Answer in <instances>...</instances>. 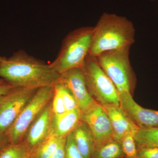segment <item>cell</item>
<instances>
[{
    "mask_svg": "<svg viewBox=\"0 0 158 158\" xmlns=\"http://www.w3.org/2000/svg\"><path fill=\"white\" fill-rule=\"evenodd\" d=\"M0 77L14 87L39 88L55 86L60 74L49 64L20 50L1 62Z\"/></svg>",
    "mask_w": 158,
    "mask_h": 158,
    "instance_id": "obj_1",
    "label": "cell"
},
{
    "mask_svg": "<svg viewBox=\"0 0 158 158\" xmlns=\"http://www.w3.org/2000/svg\"><path fill=\"white\" fill-rule=\"evenodd\" d=\"M135 34L133 23L126 17L103 13L93 27L89 55L97 57L108 51L131 48L135 42Z\"/></svg>",
    "mask_w": 158,
    "mask_h": 158,
    "instance_id": "obj_2",
    "label": "cell"
},
{
    "mask_svg": "<svg viewBox=\"0 0 158 158\" xmlns=\"http://www.w3.org/2000/svg\"><path fill=\"white\" fill-rule=\"evenodd\" d=\"M93 27H82L67 34L62 41L61 49L51 67L60 75L69 69H83L89 55Z\"/></svg>",
    "mask_w": 158,
    "mask_h": 158,
    "instance_id": "obj_3",
    "label": "cell"
},
{
    "mask_svg": "<svg viewBox=\"0 0 158 158\" xmlns=\"http://www.w3.org/2000/svg\"><path fill=\"white\" fill-rule=\"evenodd\" d=\"M130 48L108 51L97 57L99 64L116 86L119 94H132L135 87V76L130 62Z\"/></svg>",
    "mask_w": 158,
    "mask_h": 158,
    "instance_id": "obj_4",
    "label": "cell"
},
{
    "mask_svg": "<svg viewBox=\"0 0 158 158\" xmlns=\"http://www.w3.org/2000/svg\"><path fill=\"white\" fill-rule=\"evenodd\" d=\"M88 91L102 106H120L119 94L116 86L99 64L97 57L88 55L83 69Z\"/></svg>",
    "mask_w": 158,
    "mask_h": 158,
    "instance_id": "obj_5",
    "label": "cell"
},
{
    "mask_svg": "<svg viewBox=\"0 0 158 158\" xmlns=\"http://www.w3.org/2000/svg\"><path fill=\"white\" fill-rule=\"evenodd\" d=\"M54 93V86H45L37 89L6 133L9 143L17 144L23 141L32 123L52 101Z\"/></svg>",
    "mask_w": 158,
    "mask_h": 158,
    "instance_id": "obj_6",
    "label": "cell"
},
{
    "mask_svg": "<svg viewBox=\"0 0 158 158\" xmlns=\"http://www.w3.org/2000/svg\"><path fill=\"white\" fill-rule=\"evenodd\" d=\"M38 88L14 87L0 97V134H6Z\"/></svg>",
    "mask_w": 158,
    "mask_h": 158,
    "instance_id": "obj_7",
    "label": "cell"
},
{
    "mask_svg": "<svg viewBox=\"0 0 158 158\" xmlns=\"http://www.w3.org/2000/svg\"><path fill=\"white\" fill-rule=\"evenodd\" d=\"M59 82L70 90L82 113L98 104L88 91L83 69L75 68L66 71L60 75Z\"/></svg>",
    "mask_w": 158,
    "mask_h": 158,
    "instance_id": "obj_8",
    "label": "cell"
},
{
    "mask_svg": "<svg viewBox=\"0 0 158 158\" xmlns=\"http://www.w3.org/2000/svg\"><path fill=\"white\" fill-rule=\"evenodd\" d=\"M81 120L88 124L93 134L95 150L113 139L110 118L101 105L97 104L90 110L82 113Z\"/></svg>",
    "mask_w": 158,
    "mask_h": 158,
    "instance_id": "obj_9",
    "label": "cell"
},
{
    "mask_svg": "<svg viewBox=\"0 0 158 158\" xmlns=\"http://www.w3.org/2000/svg\"><path fill=\"white\" fill-rule=\"evenodd\" d=\"M53 115L52 100L40 113L27 131L23 141L32 153L50 135Z\"/></svg>",
    "mask_w": 158,
    "mask_h": 158,
    "instance_id": "obj_10",
    "label": "cell"
},
{
    "mask_svg": "<svg viewBox=\"0 0 158 158\" xmlns=\"http://www.w3.org/2000/svg\"><path fill=\"white\" fill-rule=\"evenodd\" d=\"M120 107L132 121L140 128L158 127V111L138 105L129 93L119 94Z\"/></svg>",
    "mask_w": 158,
    "mask_h": 158,
    "instance_id": "obj_11",
    "label": "cell"
},
{
    "mask_svg": "<svg viewBox=\"0 0 158 158\" xmlns=\"http://www.w3.org/2000/svg\"><path fill=\"white\" fill-rule=\"evenodd\" d=\"M102 106L110 118L114 140L120 143L127 134L135 135L139 128L129 118L120 106L111 104Z\"/></svg>",
    "mask_w": 158,
    "mask_h": 158,
    "instance_id": "obj_12",
    "label": "cell"
},
{
    "mask_svg": "<svg viewBox=\"0 0 158 158\" xmlns=\"http://www.w3.org/2000/svg\"><path fill=\"white\" fill-rule=\"evenodd\" d=\"M82 113L79 109L66 112L61 115H53L50 135L59 138H66L81 121Z\"/></svg>",
    "mask_w": 158,
    "mask_h": 158,
    "instance_id": "obj_13",
    "label": "cell"
},
{
    "mask_svg": "<svg viewBox=\"0 0 158 158\" xmlns=\"http://www.w3.org/2000/svg\"><path fill=\"white\" fill-rule=\"evenodd\" d=\"M79 151L84 158H93L95 143L93 134L88 124L81 121L72 132Z\"/></svg>",
    "mask_w": 158,
    "mask_h": 158,
    "instance_id": "obj_14",
    "label": "cell"
},
{
    "mask_svg": "<svg viewBox=\"0 0 158 158\" xmlns=\"http://www.w3.org/2000/svg\"><path fill=\"white\" fill-rule=\"evenodd\" d=\"M124 157L121 144L113 139L97 148L93 158H123Z\"/></svg>",
    "mask_w": 158,
    "mask_h": 158,
    "instance_id": "obj_15",
    "label": "cell"
},
{
    "mask_svg": "<svg viewBox=\"0 0 158 158\" xmlns=\"http://www.w3.org/2000/svg\"><path fill=\"white\" fill-rule=\"evenodd\" d=\"M134 138L137 145L147 147H158V127L139 128Z\"/></svg>",
    "mask_w": 158,
    "mask_h": 158,
    "instance_id": "obj_16",
    "label": "cell"
},
{
    "mask_svg": "<svg viewBox=\"0 0 158 158\" xmlns=\"http://www.w3.org/2000/svg\"><path fill=\"white\" fill-rule=\"evenodd\" d=\"M31 150L23 141L9 143L0 151V158H31Z\"/></svg>",
    "mask_w": 158,
    "mask_h": 158,
    "instance_id": "obj_17",
    "label": "cell"
},
{
    "mask_svg": "<svg viewBox=\"0 0 158 158\" xmlns=\"http://www.w3.org/2000/svg\"><path fill=\"white\" fill-rule=\"evenodd\" d=\"M62 139L49 136L32 152L31 158H51Z\"/></svg>",
    "mask_w": 158,
    "mask_h": 158,
    "instance_id": "obj_18",
    "label": "cell"
},
{
    "mask_svg": "<svg viewBox=\"0 0 158 158\" xmlns=\"http://www.w3.org/2000/svg\"><path fill=\"white\" fill-rule=\"evenodd\" d=\"M54 87L60 92L67 112L79 109L76 100L70 90L65 86L59 82L54 86Z\"/></svg>",
    "mask_w": 158,
    "mask_h": 158,
    "instance_id": "obj_19",
    "label": "cell"
},
{
    "mask_svg": "<svg viewBox=\"0 0 158 158\" xmlns=\"http://www.w3.org/2000/svg\"><path fill=\"white\" fill-rule=\"evenodd\" d=\"M120 143L125 157L127 158H138L137 144L133 134H129L125 136Z\"/></svg>",
    "mask_w": 158,
    "mask_h": 158,
    "instance_id": "obj_20",
    "label": "cell"
},
{
    "mask_svg": "<svg viewBox=\"0 0 158 158\" xmlns=\"http://www.w3.org/2000/svg\"><path fill=\"white\" fill-rule=\"evenodd\" d=\"M65 158H84L77 147L72 133L66 137Z\"/></svg>",
    "mask_w": 158,
    "mask_h": 158,
    "instance_id": "obj_21",
    "label": "cell"
},
{
    "mask_svg": "<svg viewBox=\"0 0 158 158\" xmlns=\"http://www.w3.org/2000/svg\"><path fill=\"white\" fill-rule=\"evenodd\" d=\"M53 98L52 100V107L54 115H61L66 113L63 99L59 90L55 88Z\"/></svg>",
    "mask_w": 158,
    "mask_h": 158,
    "instance_id": "obj_22",
    "label": "cell"
},
{
    "mask_svg": "<svg viewBox=\"0 0 158 158\" xmlns=\"http://www.w3.org/2000/svg\"><path fill=\"white\" fill-rule=\"evenodd\" d=\"M138 158H158V147L137 145Z\"/></svg>",
    "mask_w": 158,
    "mask_h": 158,
    "instance_id": "obj_23",
    "label": "cell"
},
{
    "mask_svg": "<svg viewBox=\"0 0 158 158\" xmlns=\"http://www.w3.org/2000/svg\"><path fill=\"white\" fill-rule=\"evenodd\" d=\"M66 138L61 139L58 147L51 158H65Z\"/></svg>",
    "mask_w": 158,
    "mask_h": 158,
    "instance_id": "obj_24",
    "label": "cell"
},
{
    "mask_svg": "<svg viewBox=\"0 0 158 158\" xmlns=\"http://www.w3.org/2000/svg\"><path fill=\"white\" fill-rule=\"evenodd\" d=\"M14 88L11 85L6 83L4 85H0V97L4 94L8 93Z\"/></svg>",
    "mask_w": 158,
    "mask_h": 158,
    "instance_id": "obj_25",
    "label": "cell"
},
{
    "mask_svg": "<svg viewBox=\"0 0 158 158\" xmlns=\"http://www.w3.org/2000/svg\"><path fill=\"white\" fill-rule=\"evenodd\" d=\"M9 143V139L6 134H0V151Z\"/></svg>",
    "mask_w": 158,
    "mask_h": 158,
    "instance_id": "obj_26",
    "label": "cell"
},
{
    "mask_svg": "<svg viewBox=\"0 0 158 158\" xmlns=\"http://www.w3.org/2000/svg\"><path fill=\"white\" fill-rule=\"evenodd\" d=\"M6 83H6L3 79L0 78V85H4V84H6Z\"/></svg>",
    "mask_w": 158,
    "mask_h": 158,
    "instance_id": "obj_27",
    "label": "cell"
},
{
    "mask_svg": "<svg viewBox=\"0 0 158 158\" xmlns=\"http://www.w3.org/2000/svg\"><path fill=\"white\" fill-rule=\"evenodd\" d=\"M5 58H6V57H2L1 56H0V64H1V62H2V61L4 59H5Z\"/></svg>",
    "mask_w": 158,
    "mask_h": 158,
    "instance_id": "obj_28",
    "label": "cell"
},
{
    "mask_svg": "<svg viewBox=\"0 0 158 158\" xmlns=\"http://www.w3.org/2000/svg\"><path fill=\"white\" fill-rule=\"evenodd\" d=\"M124 158H127L126 157H124Z\"/></svg>",
    "mask_w": 158,
    "mask_h": 158,
    "instance_id": "obj_29",
    "label": "cell"
},
{
    "mask_svg": "<svg viewBox=\"0 0 158 158\" xmlns=\"http://www.w3.org/2000/svg\"><path fill=\"white\" fill-rule=\"evenodd\" d=\"M151 1H155V0H151Z\"/></svg>",
    "mask_w": 158,
    "mask_h": 158,
    "instance_id": "obj_30",
    "label": "cell"
},
{
    "mask_svg": "<svg viewBox=\"0 0 158 158\" xmlns=\"http://www.w3.org/2000/svg\"><path fill=\"white\" fill-rule=\"evenodd\" d=\"M124 157H123V158H124Z\"/></svg>",
    "mask_w": 158,
    "mask_h": 158,
    "instance_id": "obj_31",
    "label": "cell"
}]
</instances>
